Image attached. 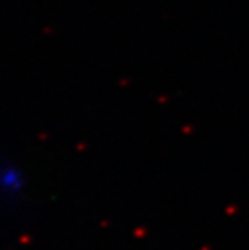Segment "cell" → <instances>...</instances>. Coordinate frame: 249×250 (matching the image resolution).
<instances>
[{
	"label": "cell",
	"mask_w": 249,
	"mask_h": 250,
	"mask_svg": "<svg viewBox=\"0 0 249 250\" xmlns=\"http://www.w3.org/2000/svg\"><path fill=\"white\" fill-rule=\"evenodd\" d=\"M26 194L28 178L24 168L15 158L0 155V208L15 210Z\"/></svg>",
	"instance_id": "1"
}]
</instances>
